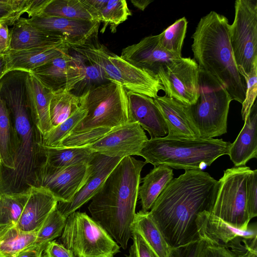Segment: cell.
Segmentation results:
<instances>
[{"mask_svg":"<svg viewBox=\"0 0 257 257\" xmlns=\"http://www.w3.org/2000/svg\"><path fill=\"white\" fill-rule=\"evenodd\" d=\"M90 172L89 163L56 168L45 164L42 168L37 187L50 191L58 202L70 201L83 186Z\"/></svg>","mask_w":257,"mask_h":257,"instance_id":"5bb4252c","label":"cell"},{"mask_svg":"<svg viewBox=\"0 0 257 257\" xmlns=\"http://www.w3.org/2000/svg\"><path fill=\"white\" fill-rule=\"evenodd\" d=\"M58 202L57 199L47 189L42 187H31L17 226L23 231L37 233Z\"/></svg>","mask_w":257,"mask_h":257,"instance_id":"ffe728a7","label":"cell"},{"mask_svg":"<svg viewBox=\"0 0 257 257\" xmlns=\"http://www.w3.org/2000/svg\"><path fill=\"white\" fill-rule=\"evenodd\" d=\"M44 249V247L32 245L21 251L15 257H42V253Z\"/></svg>","mask_w":257,"mask_h":257,"instance_id":"c3c4849f","label":"cell"},{"mask_svg":"<svg viewBox=\"0 0 257 257\" xmlns=\"http://www.w3.org/2000/svg\"><path fill=\"white\" fill-rule=\"evenodd\" d=\"M172 168L164 165L156 167L142 179V185L139 188L142 210H151L155 201L169 182L173 179Z\"/></svg>","mask_w":257,"mask_h":257,"instance_id":"f546056e","label":"cell"},{"mask_svg":"<svg viewBox=\"0 0 257 257\" xmlns=\"http://www.w3.org/2000/svg\"><path fill=\"white\" fill-rule=\"evenodd\" d=\"M27 19L29 23L40 30L61 36L70 48L90 43V40L97 36L100 24L98 21L46 15Z\"/></svg>","mask_w":257,"mask_h":257,"instance_id":"2e32d148","label":"cell"},{"mask_svg":"<svg viewBox=\"0 0 257 257\" xmlns=\"http://www.w3.org/2000/svg\"><path fill=\"white\" fill-rule=\"evenodd\" d=\"M70 50V47L64 41L49 47L10 50L5 55L9 71L21 70L31 73L47 62L69 53Z\"/></svg>","mask_w":257,"mask_h":257,"instance_id":"603a6c76","label":"cell"},{"mask_svg":"<svg viewBox=\"0 0 257 257\" xmlns=\"http://www.w3.org/2000/svg\"><path fill=\"white\" fill-rule=\"evenodd\" d=\"M122 158L95 153L89 162L90 172L86 181L69 202H58L57 208L66 218L87 203L99 190L113 169Z\"/></svg>","mask_w":257,"mask_h":257,"instance_id":"e0dca14e","label":"cell"},{"mask_svg":"<svg viewBox=\"0 0 257 257\" xmlns=\"http://www.w3.org/2000/svg\"><path fill=\"white\" fill-rule=\"evenodd\" d=\"M30 189L0 194V231L17 224L28 200Z\"/></svg>","mask_w":257,"mask_h":257,"instance_id":"1f68e13d","label":"cell"},{"mask_svg":"<svg viewBox=\"0 0 257 257\" xmlns=\"http://www.w3.org/2000/svg\"><path fill=\"white\" fill-rule=\"evenodd\" d=\"M148 139L137 122H127L111 129L86 147L93 153L123 158L138 156Z\"/></svg>","mask_w":257,"mask_h":257,"instance_id":"9a60e30c","label":"cell"},{"mask_svg":"<svg viewBox=\"0 0 257 257\" xmlns=\"http://www.w3.org/2000/svg\"><path fill=\"white\" fill-rule=\"evenodd\" d=\"M154 100L167 124L168 137L200 138L190 117L188 105L166 95L158 96Z\"/></svg>","mask_w":257,"mask_h":257,"instance_id":"7402d4cb","label":"cell"},{"mask_svg":"<svg viewBox=\"0 0 257 257\" xmlns=\"http://www.w3.org/2000/svg\"><path fill=\"white\" fill-rule=\"evenodd\" d=\"M231 101L222 85L200 70L199 97L194 104L188 105L190 117L200 138H213L227 132Z\"/></svg>","mask_w":257,"mask_h":257,"instance_id":"ba28073f","label":"cell"},{"mask_svg":"<svg viewBox=\"0 0 257 257\" xmlns=\"http://www.w3.org/2000/svg\"><path fill=\"white\" fill-rule=\"evenodd\" d=\"M11 32L8 25H0V55H6L10 49Z\"/></svg>","mask_w":257,"mask_h":257,"instance_id":"7dc6e473","label":"cell"},{"mask_svg":"<svg viewBox=\"0 0 257 257\" xmlns=\"http://www.w3.org/2000/svg\"><path fill=\"white\" fill-rule=\"evenodd\" d=\"M66 220V218L60 213L56 206L37 232L36 239L32 245L45 248L48 242L61 235Z\"/></svg>","mask_w":257,"mask_h":257,"instance_id":"8d00e7d4","label":"cell"},{"mask_svg":"<svg viewBox=\"0 0 257 257\" xmlns=\"http://www.w3.org/2000/svg\"><path fill=\"white\" fill-rule=\"evenodd\" d=\"M204 240V245L198 257H235L224 246Z\"/></svg>","mask_w":257,"mask_h":257,"instance_id":"f6af8a7d","label":"cell"},{"mask_svg":"<svg viewBox=\"0 0 257 257\" xmlns=\"http://www.w3.org/2000/svg\"><path fill=\"white\" fill-rule=\"evenodd\" d=\"M9 71L6 55H0V80Z\"/></svg>","mask_w":257,"mask_h":257,"instance_id":"681fc988","label":"cell"},{"mask_svg":"<svg viewBox=\"0 0 257 257\" xmlns=\"http://www.w3.org/2000/svg\"><path fill=\"white\" fill-rule=\"evenodd\" d=\"M99 66L106 80L121 85L126 91L155 98L164 88L156 74L136 66L110 52L101 44L90 43L70 48Z\"/></svg>","mask_w":257,"mask_h":257,"instance_id":"52a82bcc","label":"cell"},{"mask_svg":"<svg viewBox=\"0 0 257 257\" xmlns=\"http://www.w3.org/2000/svg\"><path fill=\"white\" fill-rule=\"evenodd\" d=\"M244 124L229 147V155L235 167L245 165L257 157V103L255 101L245 118Z\"/></svg>","mask_w":257,"mask_h":257,"instance_id":"d4e9b609","label":"cell"},{"mask_svg":"<svg viewBox=\"0 0 257 257\" xmlns=\"http://www.w3.org/2000/svg\"><path fill=\"white\" fill-rule=\"evenodd\" d=\"M224 247L229 250L235 257H257V237L247 238L238 236Z\"/></svg>","mask_w":257,"mask_h":257,"instance_id":"ab89813d","label":"cell"},{"mask_svg":"<svg viewBox=\"0 0 257 257\" xmlns=\"http://www.w3.org/2000/svg\"><path fill=\"white\" fill-rule=\"evenodd\" d=\"M204 244V239L200 236V238L195 241L180 247L172 248L169 257H198Z\"/></svg>","mask_w":257,"mask_h":257,"instance_id":"ee69618b","label":"cell"},{"mask_svg":"<svg viewBox=\"0 0 257 257\" xmlns=\"http://www.w3.org/2000/svg\"><path fill=\"white\" fill-rule=\"evenodd\" d=\"M131 230L139 234L157 257H169L172 248L155 222L150 211L136 213Z\"/></svg>","mask_w":257,"mask_h":257,"instance_id":"f1b7e54d","label":"cell"},{"mask_svg":"<svg viewBox=\"0 0 257 257\" xmlns=\"http://www.w3.org/2000/svg\"><path fill=\"white\" fill-rule=\"evenodd\" d=\"M229 36L238 71L245 79L257 64V1L236 0Z\"/></svg>","mask_w":257,"mask_h":257,"instance_id":"8fae6325","label":"cell"},{"mask_svg":"<svg viewBox=\"0 0 257 257\" xmlns=\"http://www.w3.org/2000/svg\"><path fill=\"white\" fill-rule=\"evenodd\" d=\"M10 32V50L49 47L65 41L61 36L40 30L22 17L14 24Z\"/></svg>","mask_w":257,"mask_h":257,"instance_id":"cb8c5ba5","label":"cell"},{"mask_svg":"<svg viewBox=\"0 0 257 257\" xmlns=\"http://www.w3.org/2000/svg\"><path fill=\"white\" fill-rule=\"evenodd\" d=\"M133 242L125 257H157L143 237L137 232L132 231Z\"/></svg>","mask_w":257,"mask_h":257,"instance_id":"7bdbcfd3","label":"cell"},{"mask_svg":"<svg viewBox=\"0 0 257 257\" xmlns=\"http://www.w3.org/2000/svg\"><path fill=\"white\" fill-rule=\"evenodd\" d=\"M36 232L21 230L16 225L0 231V257H15L35 242Z\"/></svg>","mask_w":257,"mask_h":257,"instance_id":"d6a6232c","label":"cell"},{"mask_svg":"<svg viewBox=\"0 0 257 257\" xmlns=\"http://www.w3.org/2000/svg\"><path fill=\"white\" fill-rule=\"evenodd\" d=\"M86 110L81 106L71 116L43 136V145L46 147H58L62 141L68 136L86 116Z\"/></svg>","mask_w":257,"mask_h":257,"instance_id":"74e56055","label":"cell"},{"mask_svg":"<svg viewBox=\"0 0 257 257\" xmlns=\"http://www.w3.org/2000/svg\"><path fill=\"white\" fill-rule=\"evenodd\" d=\"M26 86L32 116L44 136L53 128L49 108L54 92L29 72L26 77Z\"/></svg>","mask_w":257,"mask_h":257,"instance_id":"484cf974","label":"cell"},{"mask_svg":"<svg viewBox=\"0 0 257 257\" xmlns=\"http://www.w3.org/2000/svg\"><path fill=\"white\" fill-rule=\"evenodd\" d=\"M46 164L56 168H63L81 163H89L94 153L89 148L53 147L44 146Z\"/></svg>","mask_w":257,"mask_h":257,"instance_id":"4dcf8cb0","label":"cell"},{"mask_svg":"<svg viewBox=\"0 0 257 257\" xmlns=\"http://www.w3.org/2000/svg\"><path fill=\"white\" fill-rule=\"evenodd\" d=\"M246 82L245 98L242 103L241 115L244 120L255 100L257 94V64L254 65L248 76L244 79Z\"/></svg>","mask_w":257,"mask_h":257,"instance_id":"60d3db41","label":"cell"},{"mask_svg":"<svg viewBox=\"0 0 257 257\" xmlns=\"http://www.w3.org/2000/svg\"><path fill=\"white\" fill-rule=\"evenodd\" d=\"M252 170L234 167L224 171L210 211L230 225L241 230L247 228L250 220L246 208V183Z\"/></svg>","mask_w":257,"mask_h":257,"instance_id":"30bf717a","label":"cell"},{"mask_svg":"<svg viewBox=\"0 0 257 257\" xmlns=\"http://www.w3.org/2000/svg\"><path fill=\"white\" fill-rule=\"evenodd\" d=\"M145 162L132 156L123 158L91 199L88 210L99 223L123 249L132 238L131 226Z\"/></svg>","mask_w":257,"mask_h":257,"instance_id":"3957f363","label":"cell"},{"mask_svg":"<svg viewBox=\"0 0 257 257\" xmlns=\"http://www.w3.org/2000/svg\"><path fill=\"white\" fill-rule=\"evenodd\" d=\"M131 2L136 8L143 11L153 1L150 0H131Z\"/></svg>","mask_w":257,"mask_h":257,"instance_id":"f907efd6","label":"cell"},{"mask_svg":"<svg viewBox=\"0 0 257 257\" xmlns=\"http://www.w3.org/2000/svg\"><path fill=\"white\" fill-rule=\"evenodd\" d=\"M231 143L213 138L168 137L150 139L138 156L154 167L202 170L219 157L228 155Z\"/></svg>","mask_w":257,"mask_h":257,"instance_id":"5b68a950","label":"cell"},{"mask_svg":"<svg viewBox=\"0 0 257 257\" xmlns=\"http://www.w3.org/2000/svg\"><path fill=\"white\" fill-rule=\"evenodd\" d=\"M128 122H137L151 139L165 137L168 131L164 118L154 98L127 91Z\"/></svg>","mask_w":257,"mask_h":257,"instance_id":"d6986e66","label":"cell"},{"mask_svg":"<svg viewBox=\"0 0 257 257\" xmlns=\"http://www.w3.org/2000/svg\"><path fill=\"white\" fill-rule=\"evenodd\" d=\"M200 71L194 59L182 57L160 68L156 74L166 96L191 105L199 97Z\"/></svg>","mask_w":257,"mask_h":257,"instance_id":"7c38bea8","label":"cell"},{"mask_svg":"<svg viewBox=\"0 0 257 257\" xmlns=\"http://www.w3.org/2000/svg\"><path fill=\"white\" fill-rule=\"evenodd\" d=\"M31 73L54 93L65 89L74 93L78 91L85 79L83 58L76 52L74 55L66 53L36 68Z\"/></svg>","mask_w":257,"mask_h":257,"instance_id":"4fadbf2b","label":"cell"},{"mask_svg":"<svg viewBox=\"0 0 257 257\" xmlns=\"http://www.w3.org/2000/svg\"><path fill=\"white\" fill-rule=\"evenodd\" d=\"M80 99V106L86 110V115L70 134L112 129L128 122L127 91L119 84L108 82L99 85L85 91Z\"/></svg>","mask_w":257,"mask_h":257,"instance_id":"8992f818","label":"cell"},{"mask_svg":"<svg viewBox=\"0 0 257 257\" xmlns=\"http://www.w3.org/2000/svg\"><path fill=\"white\" fill-rule=\"evenodd\" d=\"M19 143L7 106L0 96V169L14 170Z\"/></svg>","mask_w":257,"mask_h":257,"instance_id":"83f0119b","label":"cell"},{"mask_svg":"<svg viewBox=\"0 0 257 257\" xmlns=\"http://www.w3.org/2000/svg\"><path fill=\"white\" fill-rule=\"evenodd\" d=\"M196 224L199 237L223 246L238 236L247 238L257 237L255 223L249 224L245 230L239 229L207 211L198 215Z\"/></svg>","mask_w":257,"mask_h":257,"instance_id":"44dd1931","label":"cell"},{"mask_svg":"<svg viewBox=\"0 0 257 257\" xmlns=\"http://www.w3.org/2000/svg\"><path fill=\"white\" fill-rule=\"evenodd\" d=\"M40 15L96 21L82 0H51Z\"/></svg>","mask_w":257,"mask_h":257,"instance_id":"e575fe53","label":"cell"},{"mask_svg":"<svg viewBox=\"0 0 257 257\" xmlns=\"http://www.w3.org/2000/svg\"><path fill=\"white\" fill-rule=\"evenodd\" d=\"M218 186V181L202 170H186L160 194L150 212L172 248L200 238L197 216L210 211Z\"/></svg>","mask_w":257,"mask_h":257,"instance_id":"6da1fadb","label":"cell"},{"mask_svg":"<svg viewBox=\"0 0 257 257\" xmlns=\"http://www.w3.org/2000/svg\"><path fill=\"white\" fill-rule=\"evenodd\" d=\"M42 257H75L69 249L55 240L48 243Z\"/></svg>","mask_w":257,"mask_h":257,"instance_id":"bcb514c9","label":"cell"},{"mask_svg":"<svg viewBox=\"0 0 257 257\" xmlns=\"http://www.w3.org/2000/svg\"><path fill=\"white\" fill-rule=\"evenodd\" d=\"M59 240L75 257H113L120 252L119 245L85 212L67 217Z\"/></svg>","mask_w":257,"mask_h":257,"instance_id":"9c48e42d","label":"cell"},{"mask_svg":"<svg viewBox=\"0 0 257 257\" xmlns=\"http://www.w3.org/2000/svg\"><path fill=\"white\" fill-rule=\"evenodd\" d=\"M246 208L249 218L257 216V170H252L246 183Z\"/></svg>","mask_w":257,"mask_h":257,"instance_id":"b9f144b4","label":"cell"},{"mask_svg":"<svg viewBox=\"0 0 257 257\" xmlns=\"http://www.w3.org/2000/svg\"><path fill=\"white\" fill-rule=\"evenodd\" d=\"M188 21L185 17L177 20L159 34L160 43L167 51L179 58L185 38Z\"/></svg>","mask_w":257,"mask_h":257,"instance_id":"d590c367","label":"cell"},{"mask_svg":"<svg viewBox=\"0 0 257 257\" xmlns=\"http://www.w3.org/2000/svg\"><path fill=\"white\" fill-rule=\"evenodd\" d=\"M80 96L65 89L54 93L51 99L49 112L53 128L62 123L80 107Z\"/></svg>","mask_w":257,"mask_h":257,"instance_id":"836d02e7","label":"cell"},{"mask_svg":"<svg viewBox=\"0 0 257 257\" xmlns=\"http://www.w3.org/2000/svg\"><path fill=\"white\" fill-rule=\"evenodd\" d=\"M120 56L133 65L155 74L160 68L180 58L162 47L159 34L146 37L138 43L124 48Z\"/></svg>","mask_w":257,"mask_h":257,"instance_id":"ac0fdd59","label":"cell"},{"mask_svg":"<svg viewBox=\"0 0 257 257\" xmlns=\"http://www.w3.org/2000/svg\"><path fill=\"white\" fill-rule=\"evenodd\" d=\"M32 0H0V25L14 24L28 12Z\"/></svg>","mask_w":257,"mask_h":257,"instance_id":"f35d334b","label":"cell"},{"mask_svg":"<svg viewBox=\"0 0 257 257\" xmlns=\"http://www.w3.org/2000/svg\"><path fill=\"white\" fill-rule=\"evenodd\" d=\"M28 72L12 70L0 80V96L13 119L19 146L14 170L0 169V194L27 191L37 187L46 164L43 136L32 116L26 80Z\"/></svg>","mask_w":257,"mask_h":257,"instance_id":"7a4b0ae2","label":"cell"},{"mask_svg":"<svg viewBox=\"0 0 257 257\" xmlns=\"http://www.w3.org/2000/svg\"><path fill=\"white\" fill-rule=\"evenodd\" d=\"M229 26L227 18L211 11L199 21L192 36L191 49L200 70L222 85L232 100L242 104L246 85L234 61Z\"/></svg>","mask_w":257,"mask_h":257,"instance_id":"277c9868","label":"cell"},{"mask_svg":"<svg viewBox=\"0 0 257 257\" xmlns=\"http://www.w3.org/2000/svg\"><path fill=\"white\" fill-rule=\"evenodd\" d=\"M97 21L103 23L100 30L103 33L109 26L112 33L117 27L132 15L125 0H82Z\"/></svg>","mask_w":257,"mask_h":257,"instance_id":"4316f807","label":"cell"}]
</instances>
